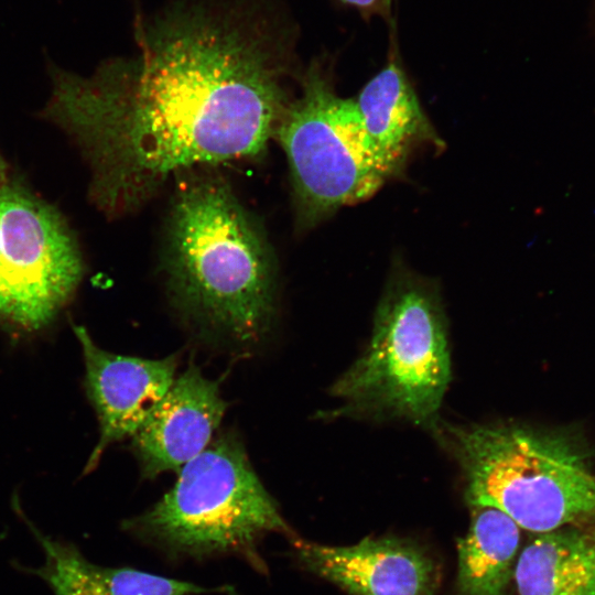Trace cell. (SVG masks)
Here are the masks:
<instances>
[{
	"label": "cell",
	"instance_id": "15",
	"mask_svg": "<svg viewBox=\"0 0 595 595\" xmlns=\"http://www.w3.org/2000/svg\"><path fill=\"white\" fill-rule=\"evenodd\" d=\"M365 15H389L394 0H338Z\"/></svg>",
	"mask_w": 595,
	"mask_h": 595
},
{
	"label": "cell",
	"instance_id": "16",
	"mask_svg": "<svg viewBox=\"0 0 595 595\" xmlns=\"http://www.w3.org/2000/svg\"><path fill=\"white\" fill-rule=\"evenodd\" d=\"M3 175H4V169H3V163H2V161L0 159V182L3 178Z\"/></svg>",
	"mask_w": 595,
	"mask_h": 595
},
{
	"label": "cell",
	"instance_id": "9",
	"mask_svg": "<svg viewBox=\"0 0 595 595\" xmlns=\"http://www.w3.org/2000/svg\"><path fill=\"white\" fill-rule=\"evenodd\" d=\"M82 346L88 397L100 434L85 468L91 470L108 445L133 436L175 379L176 356L144 359L98 347L87 331L73 325Z\"/></svg>",
	"mask_w": 595,
	"mask_h": 595
},
{
	"label": "cell",
	"instance_id": "2",
	"mask_svg": "<svg viewBox=\"0 0 595 595\" xmlns=\"http://www.w3.org/2000/svg\"><path fill=\"white\" fill-rule=\"evenodd\" d=\"M175 178L161 267L170 299L201 334L255 345L275 315L277 262L267 235L213 167Z\"/></svg>",
	"mask_w": 595,
	"mask_h": 595
},
{
	"label": "cell",
	"instance_id": "11",
	"mask_svg": "<svg viewBox=\"0 0 595 595\" xmlns=\"http://www.w3.org/2000/svg\"><path fill=\"white\" fill-rule=\"evenodd\" d=\"M354 102L370 150L390 180L403 175L416 150L445 147L403 68L396 41L389 45L383 67Z\"/></svg>",
	"mask_w": 595,
	"mask_h": 595
},
{
	"label": "cell",
	"instance_id": "10",
	"mask_svg": "<svg viewBox=\"0 0 595 595\" xmlns=\"http://www.w3.org/2000/svg\"><path fill=\"white\" fill-rule=\"evenodd\" d=\"M226 408L218 383L190 366L174 379L132 436L142 477L178 473L208 446Z\"/></svg>",
	"mask_w": 595,
	"mask_h": 595
},
{
	"label": "cell",
	"instance_id": "3",
	"mask_svg": "<svg viewBox=\"0 0 595 595\" xmlns=\"http://www.w3.org/2000/svg\"><path fill=\"white\" fill-rule=\"evenodd\" d=\"M451 376L440 289L396 257L369 344L331 389L338 412L434 430Z\"/></svg>",
	"mask_w": 595,
	"mask_h": 595
},
{
	"label": "cell",
	"instance_id": "1",
	"mask_svg": "<svg viewBox=\"0 0 595 595\" xmlns=\"http://www.w3.org/2000/svg\"><path fill=\"white\" fill-rule=\"evenodd\" d=\"M291 39L237 6L174 4L140 23V53L54 76L47 116L78 143L90 194L131 213L180 174L257 159L292 98Z\"/></svg>",
	"mask_w": 595,
	"mask_h": 595
},
{
	"label": "cell",
	"instance_id": "12",
	"mask_svg": "<svg viewBox=\"0 0 595 595\" xmlns=\"http://www.w3.org/2000/svg\"><path fill=\"white\" fill-rule=\"evenodd\" d=\"M20 515L45 554L42 566L21 569L44 580L55 595H198L230 591L227 586L203 587L133 567L96 565L74 544L45 536L24 513Z\"/></svg>",
	"mask_w": 595,
	"mask_h": 595
},
{
	"label": "cell",
	"instance_id": "6",
	"mask_svg": "<svg viewBox=\"0 0 595 595\" xmlns=\"http://www.w3.org/2000/svg\"><path fill=\"white\" fill-rule=\"evenodd\" d=\"M286 156L295 227L306 232L390 180L372 154L354 98H343L318 61L300 74L275 138Z\"/></svg>",
	"mask_w": 595,
	"mask_h": 595
},
{
	"label": "cell",
	"instance_id": "14",
	"mask_svg": "<svg viewBox=\"0 0 595 595\" xmlns=\"http://www.w3.org/2000/svg\"><path fill=\"white\" fill-rule=\"evenodd\" d=\"M519 541V527L507 515L473 507L469 529L457 540V595H505Z\"/></svg>",
	"mask_w": 595,
	"mask_h": 595
},
{
	"label": "cell",
	"instance_id": "4",
	"mask_svg": "<svg viewBox=\"0 0 595 595\" xmlns=\"http://www.w3.org/2000/svg\"><path fill=\"white\" fill-rule=\"evenodd\" d=\"M151 508L122 529L172 559L234 555L267 573L259 544L266 536H298L255 473L244 445L230 434L212 443L177 473Z\"/></svg>",
	"mask_w": 595,
	"mask_h": 595
},
{
	"label": "cell",
	"instance_id": "13",
	"mask_svg": "<svg viewBox=\"0 0 595 595\" xmlns=\"http://www.w3.org/2000/svg\"><path fill=\"white\" fill-rule=\"evenodd\" d=\"M513 578L519 595H595V533H539L523 548Z\"/></svg>",
	"mask_w": 595,
	"mask_h": 595
},
{
	"label": "cell",
	"instance_id": "17",
	"mask_svg": "<svg viewBox=\"0 0 595 595\" xmlns=\"http://www.w3.org/2000/svg\"><path fill=\"white\" fill-rule=\"evenodd\" d=\"M0 539H1V537H0Z\"/></svg>",
	"mask_w": 595,
	"mask_h": 595
},
{
	"label": "cell",
	"instance_id": "8",
	"mask_svg": "<svg viewBox=\"0 0 595 595\" xmlns=\"http://www.w3.org/2000/svg\"><path fill=\"white\" fill-rule=\"evenodd\" d=\"M293 555L309 572L350 595H435L440 572L419 544L396 537H367L353 545H326L299 536Z\"/></svg>",
	"mask_w": 595,
	"mask_h": 595
},
{
	"label": "cell",
	"instance_id": "7",
	"mask_svg": "<svg viewBox=\"0 0 595 595\" xmlns=\"http://www.w3.org/2000/svg\"><path fill=\"white\" fill-rule=\"evenodd\" d=\"M82 273L60 214L24 190L0 186V317L30 329L45 326Z\"/></svg>",
	"mask_w": 595,
	"mask_h": 595
},
{
	"label": "cell",
	"instance_id": "5",
	"mask_svg": "<svg viewBox=\"0 0 595 595\" xmlns=\"http://www.w3.org/2000/svg\"><path fill=\"white\" fill-rule=\"evenodd\" d=\"M458 462L470 507L543 533L595 515V476L563 440L505 424L434 429Z\"/></svg>",
	"mask_w": 595,
	"mask_h": 595
}]
</instances>
